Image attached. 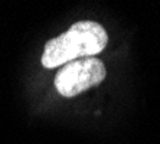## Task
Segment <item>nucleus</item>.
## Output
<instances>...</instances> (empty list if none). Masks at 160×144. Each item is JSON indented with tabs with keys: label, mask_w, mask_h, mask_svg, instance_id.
<instances>
[{
	"label": "nucleus",
	"mask_w": 160,
	"mask_h": 144,
	"mask_svg": "<svg viewBox=\"0 0 160 144\" xmlns=\"http://www.w3.org/2000/svg\"><path fill=\"white\" fill-rule=\"evenodd\" d=\"M107 43L108 35L100 23L81 20L45 45L42 65L52 69L78 59L94 58L104 51Z\"/></svg>",
	"instance_id": "f257e3e1"
},
{
	"label": "nucleus",
	"mask_w": 160,
	"mask_h": 144,
	"mask_svg": "<svg viewBox=\"0 0 160 144\" xmlns=\"http://www.w3.org/2000/svg\"><path fill=\"white\" fill-rule=\"evenodd\" d=\"M105 75L102 61L84 58L63 65L55 77V87L62 97L71 98L101 84Z\"/></svg>",
	"instance_id": "f03ea898"
}]
</instances>
